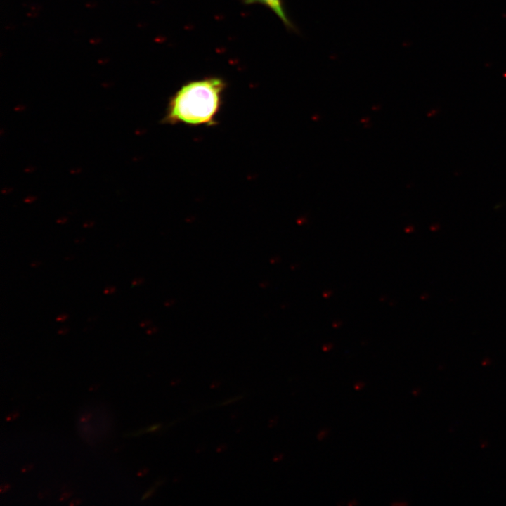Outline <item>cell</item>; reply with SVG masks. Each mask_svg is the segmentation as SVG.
Listing matches in <instances>:
<instances>
[{
  "instance_id": "obj_4",
  "label": "cell",
  "mask_w": 506,
  "mask_h": 506,
  "mask_svg": "<svg viewBox=\"0 0 506 506\" xmlns=\"http://www.w3.org/2000/svg\"><path fill=\"white\" fill-rule=\"evenodd\" d=\"M33 467H34V465H33V464H28V465H25V466L22 468V470H21V471H22V472H27L30 471Z\"/></svg>"
},
{
  "instance_id": "obj_7",
  "label": "cell",
  "mask_w": 506,
  "mask_h": 506,
  "mask_svg": "<svg viewBox=\"0 0 506 506\" xmlns=\"http://www.w3.org/2000/svg\"><path fill=\"white\" fill-rule=\"evenodd\" d=\"M18 415V413L17 412H14L10 415H8L6 417L7 421H11L15 420Z\"/></svg>"
},
{
  "instance_id": "obj_14",
  "label": "cell",
  "mask_w": 506,
  "mask_h": 506,
  "mask_svg": "<svg viewBox=\"0 0 506 506\" xmlns=\"http://www.w3.org/2000/svg\"><path fill=\"white\" fill-rule=\"evenodd\" d=\"M152 491H153L152 490L148 491L144 495V496L143 497L142 499H144V498H148L149 495H150L152 494Z\"/></svg>"
},
{
  "instance_id": "obj_6",
  "label": "cell",
  "mask_w": 506,
  "mask_h": 506,
  "mask_svg": "<svg viewBox=\"0 0 506 506\" xmlns=\"http://www.w3.org/2000/svg\"><path fill=\"white\" fill-rule=\"evenodd\" d=\"M365 386V383L363 382H358L354 384V389L356 390H361Z\"/></svg>"
},
{
  "instance_id": "obj_16",
  "label": "cell",
  "mask_w": 506,
  "mask_h": 506,
  "mask_svg": "<svg viewBox=\"0 0 506 506\" xmlns=\"http://www.w3.org/2000/svg\"><path fill=\"white\" fill-rule=\"evenodd\" d=\"M39 261H34V262H33V263L31 264V265H32V266H37V265H39Z\"/></svg>"
},
{
  "instance_id": "obj_10",
  "label": "cell",
  "mask_w": 506,
  "mask_h": 506,
  "mask_svg": "<svg viewBox=\"0 0 506 506\" xmlns=\"http://www.w3.org/2000/svg\"><path fill=\"white\" fill-rule=\"evenodd\" d=\"M82 502V500L80 499H74L70 502V505H78Z\"/></svg>"
},
{
  "instance_id": "obj_13",
  "label": "cell",
  "mask_w": 506,
  "mask_h": 506,
  "mask_svg": "<svg viewBox=\"0 0 506 506\" xmlns=\"http://www.w3.org/2000/svg\"><path fill=\"white\" fill-rule=\"evenodd\" d=\"M89 417H90V415H89V414L83 415L82 417L81 418V421H82V422H85V421L88 420Z\"/></svg>"
},
{
  "instance_id": "obj_9",
  "label": "cell",
  "mask_w": 506,
  "mask_h": 506,
  "mask_svg": "<svg viewBox=\"0 0 506 506\" xmlns=\"http://www.w3.org/2000/svg\"><path fill=\"white\" fill-rule=\"evenodd\" d=\"M115 290V287L109 286L105 289L104 293L105 294H112L114 292Z\"/></svg>"
},
{
  "instance_id": "obj_2",
  "label": "cell",
  "mask_w": 506,
  "mask_h": 506,
  "mask_svg": "<svg viewBox=\"0 0 506 506\" xmlns=\"http://www.w3.org/2000/svg\"><path fill=\"white\" fill-rule=\"evenodd\" d=\"M242 1L245 5L259 4L268 7L279 18L287 29L291 30H296L294 24L286 13L283 0H242Z\"/></svg>"
},
{
  "instance_id": "obj_12",
  "label": "cell",
  "mask_w": 506,
  "mask_h": 506,
  "mask_svg": "<svg viewBox=\"0 0 506 506\" xmlns=\"http://www.w3.org/2000/svg\"><path fill=\"white\" fill-rule=\"evenodd\" d=\"M67 318V316L65 314L60 315L56 318L57 321H63Z\"/></svg>"
},
{
  "instance_id": "obj_1",
  "label": "cell",
  "mask_w": 506,
  "mask_h": 506,
  "mask_svg": "<svg viewBox=\"0 0 506 506\" xmlns=\"http://www.w3.org/2000/svg\"><path fill=\"white\" fill-rule=\"evenodd\" d=\"M226 86L223 79L209 77L183 84L169 99L162 122L213 125Z\"/></svg>"
},
{
  "instance_id": "obj_11",
  "label": "cell",
  "mask_w": 506,
  "mask_h": 506,
  "mask_svg": "<svg viewBox=\"0 0 506 506\" xmlns=\"http://www.w3.org/2000/svg\"><path fill=\"white\" fill-rule=\"evenodd\" d=\"M67 332V327H66L65 326H63L58 330V334H65Z\"/></svg>"
},
{
  "instance_id": "obj_8",
  "label": "cell",
  "mask_w": 506,
  "mask_h": 506,
  "mask_svg": "<svg viewBox=\"0 0 506 506\" xmlns=\"http://www.w3.org/2000/svg\"><path fill=\"white\" fill-rule=\"evenodd\" d=\"M10 488V485L8 484H2L0 486V492L4 493L6 491Z\"/></svg>"
},
{
  "instance_id": "obj_15",
  "label": "cell",
  "mask_w": 506,
  "mask_h": 506,
  "mask_svg": "<svg viewBox=\"0 0 506 506\" xmlns=\"http://www.w3.org/2000/svg\"><path fill=\"white\" fill-rule=\"evenodd\" d=\"M98 384H93L92 386L90 387L89 390L96 389L98 388Z\"/></svg>"
},
{
  "instance_id": "obj_5",
  "label": "cell",
  "mask_w": 506,
  "mask_h": 506,
  "mask_svg": "<svg viewBox=\"0 0 506 506\" xmlns=\"http://www.w3.org/2000/svg\"><path fill=\"white\" fill-rule=\"evenodd\" d=\"M71 495H72V492H65L61 495V496L60 498V500L64 501V500H67Z\"/></svg>"
},
{
  "instance_id": "obj_3",
  "label": "cell",
  "mask_w": 506,
  "mask_h": 506,
  "mask_svg": "<svg viewBox=\"0 0 506 506\" xmlns=\"http://www.w3.org/2000/svg\"><path fill=\"white\" fill-rule=\"evenodd\" d=\"M328 430L327 429H320L318 433L317 434V439L319 441H323L325 439L327 435H328Z\"/></svg>"
}]
</instances>
